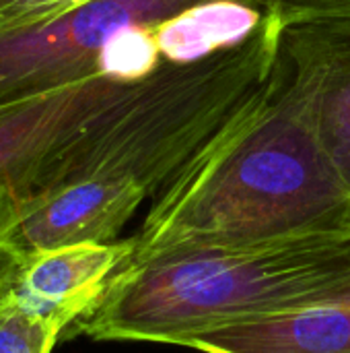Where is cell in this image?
<instances>
[{"instance_id": "cell-3", "label": "cell", "mask_w": 350, "mask_h": 353, "mask_svg": "<svg viewBox=\"0 0 350 353\" xmlns=\"http://www.w3.org/2000/svg\"><path fill=\"white\" fill-rule=\"evenodd\" d=\"M134 83L95 77L0 108V246L50 190L83 170L97 120Z\"/></svg>"}, {"instance_id": "cell-1", "label": "cell", "mask_w": 350, "mask_h": 353, "mask_svg": "<svg viewBox=\"0 0 350 353\" xmlns=\"http://www.w3.org/2000/svg\"><path fill=\"white\" fill-rule=\"evenodd\" d=\"M349 228V192L274 62L153 196L124 263Z\"/></svg>"}, {"instance_id": "cell-11", "label": "cell", "mask_w": 350, "mask_h": 353, "mask_svg": "<svg viewBox=\"0 0 350 353\" xmlns=\"http://www.w3.org/2000/svg\"><path fill=\"white\" fill-rule=\"evenodd\" d=\"M93 0H0V37L56 21Z\"/></svg>"}, {"instance_id": "cell-8", "label": "cell", "mask_w": 350, "mask_h": 353, "mask_svg": "<svg viewBox=\"0 0 350 353\" xmlns=\"http://www.w3.org/2000/svg\"><path fill=\"white\" fill-rule=\"evenodd\" d=\"M186 347L202 353H350V292L299 310L200 333Z\"/></svg>"}, {"instance_id": "cell-13", "label": "cell", "mask_w": 350, "mask_h": 353, "mask_svg": "<svg viewBox=\"0 0 350 353\" xmlns=\"http://www.w3.org/2000/svg\"><path fill=\"white\" fill-rule=\"evenodd\" d=\"M14 263H17V254L10 252L8 248H2L0 246V288L6 285V281L10 279L12 269H14Z\"/></svg>"}, {"instance_id": "cell-2", "label": "cell", "mask_w": 350, "mask_h": 353, "mask_svg": "<svg viewBox=\"0 0 350 353\" xmlns=\"http://www.w3.org/2000/svg\"><path fill=\"white\" fill-rule=\"evenodd\" d=\"M349 292L350 228L184 248L120 265L64 337L186 347L200 333Z\"/></svg>"}, {"instance_id": "cell-4", "label": "cell", "mask_w": 350, "mask_h": 353, "mask_svg": "<svg viewBox=\"0 0 350 353\" xmlns=\"http://www.w3.org/2000/svg\"><path fill=\"white\" fill-rule=\"evenodd\" d=\"M198 2L206 0H93L56 21L0 37V108L105 77L103 54L118 33L157 25Z\"/></svg>"}, {"instance_id": "cell-9", "label": "cell", "mask_w": 350, "mask_h": 353, "mask_svg": "<svg viewBox=\"0 0 350 353\" xmlns=\"http://www.w3.org/2000/svg\"><path fill=\"white\" fill-rule=\"evenodd\" d=\"M266 12L243 0H206L192 4L153 27L161 58L192 64L248 41Z\"/></svg>"}, {"instance_id": "cell-7", "label": "cell", "mask_w": 350, "mask_h": 353, "mask_svg": "<svg viewBox=\"0 0 350 353\" xmlns=\"http://www.w3.org/2000/svg\"><path fill=\"white\" fill-rule=\"evenodd\" d=\"M130 250L132 242L126 238L21 254L8 292L21 308L66 333L99 300Z\"/></svg>"}, {"instance_id": "cell-5", "label": "cell", "mask_w": 350, "mask_h": 353, "mask_svg": "<svg viewBox=\"0 0 350 353\" xmlns=\"http://www.w3.org/2000/svg\"><path fill=\"white\" fill-rule=\"evenodd\" d=\"M276 66L350 196V17L283 25Z\"/></svg>"}, {"instance_id": "cell-12", "label": "cell", "mask_w": 350, "mask_h": 353, "mask_svg": "<svg viewBox=\"0 0 350 353\" xmlns=\"http://www.w3.org/2000/svg\"><path fill=\"white\" fill-rule=\"evenodd\" d=\"M264 12L276 17L283 25L318 19H347L350 0H254Z\"/></svg>"}, {"instance_id": "cell-10", "label": "cell", "mask_w": 350, "mask_h": 353, "mask_svg": "<svg viewBox=\"0 0 350 353\" xmlns=\"http://www.w3.org/2000/svg\"><path fill=\"white\" fill-rule=\"evenodd\" d=\"M8 285L0 288V353H52L64 331L21 308Z\"/></svg>"}, {"instance_id": "cell-6", "label": "cell", "mask_w": 350, "mask_h": 353, "mask_svg": "<svg viewBox=\"0 0 350 353\" xmlns=\"http://www.w3.org/2000/svg\"><path fill=\"white\" fill-rule=\"evenodd\" d=\"M146 199V188L130 178L89 174L68 180L35 205L2 248L21 256L74 244L116 242Z\"/></svg>"}]
</instances>
